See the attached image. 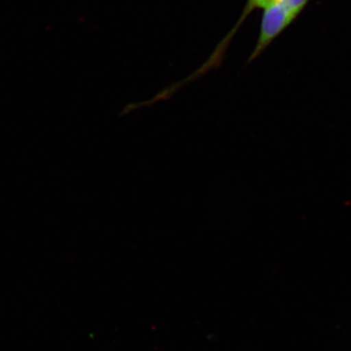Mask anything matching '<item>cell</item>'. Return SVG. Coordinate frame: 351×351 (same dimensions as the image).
Instances as JSON below:
<instances>
[{
	"label": "cell",
	"instance_id": "7a4b0ae2",
	"mask_svg": "<svg viewBox=\"0 0 351 351\" xmlns=\"http://www.w3.org/2000/svg\"><path fill=\"white\" fill-rule=\"evenodd\" d=\"M272 1H274V0H247L243 11H242L239 19L237 20V24L233 25L230 32H228L225 38H223V40L219 43V45L217 46L213 54L210 56L209 60H208L206 63L202 64V66H201L200 69H198L195 73L189 75L191 80H197L200 76L204 75L205 73H207L208 71L219 68V66H221V64L223 63V58H225V54L228 45L232 43V38H234L235 34H237V32L239 31L241 25L244 24L247 18H248L254 11L258 10V9H262V10H263V9L269 5V4L271 3Z\"/></svg>",
	"mask_w": 351,
	"mask_h": 351
},
{
	"label": "cell",
	"instance_id": "6da1fadb",
	"mask_svg": "<svg viewBox=\"0 0 351 351\" xmlns=\"http://www.w3.org/2000/svg\"><path fill=\"white\" fill-rule=\"evenodd\" d=\"M309 1L311 0H274L263 9L257 44L249 57L248 63L260 57L263 51L295 22Z\"/></svg>",
	"mask_w": 351,
	"mask_h": 351
}]
</instances>
